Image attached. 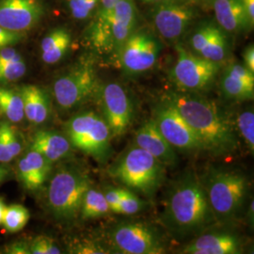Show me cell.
Listing matches in <instances>:
<instances>
[{
    "instance_id": "7402d4cb",
    "label": "cell",
    "mask_w": 254,
    "mask_h": 254,
    "mask_svg": "<svg viewBox=\"0 0 254 254\" xmlns=\"http://www.w3.org/2000/svg\"><path fill=\"white\" fill-rule=\"evenodd\" d=\"M23 102L25 117L35 126L46 122L50 114V99L43 89L35 85L24 86L20 91Z\"/></svg>"
},
{
    "instance_id": "60d3db41",
    "label": "cell",
    "mask_w": 254,
    "mask_h": 254,
    "mask_svg": "<svg viewBox=\"0 0 254 254\" xmlns=\"http://www.w3.org/2000/svg\"><path fill=\"white\" fill-rule=\"evenodd\" d=\"M240 2L245 8L251 22L254 24V0H240Z\"/></svg>"
},
{
    "instance_id": "52a82bcc",
    "label": "cell",
    "mask_w": 254,
    "mask_h": 254,
    "mask_svg": "<svg viewBox=\"0 0 254 254\" xmlns=\"http://www.w3.org/2000/svg\"><path fill=\"white\" fill-rule=\"evenodd\" d=\"M99 85L94 64L85 60L55 81V99L61 109L70 110L95 94Z\"/></svg>"
},
{
    "instance_id": "4316f807",
    "label": "cell",
    "mask_w": 254,
    "mask_h": 254,
    "mask_svg": "<svg viewBox=\"0 0 254 254\" xmlns=\"http://www.w3.org/2000/svg\"><path fill=\"white\" fill-rule=\"evenodd\" d=\"M237 135L244 139L251 153L254 151V109H246L240 112L236 119Z\"/></svg>"
},
{
    "instance_id": "277c9868",
    "label": "cell",
    "mask_w": 254,
    "mask_h": 254,
    "mask_svg": "<svg viewBox=\"0 0 254 254\" xmlns=\"http://www.w3.org/2000/svg\"><path fill=\"white\" fill-rule=\"evenodd\" d=\"M110 176L128 189L153 197L165 179V166L145 150L134 145L110 165Z\"/></svg>"
},
{
    "instance_id": "7a4b0ae2",
    "label": "cell",
    "mask_w": 254,
    "mask_h": 254,
    "mask_svg": "<svg viewBox=\"0 0 254 254\" xmlns=\"http://www.w3.org/2000/svg\"><path fill=\"white\" fill-rule=\"evenodd\" d=\"M161 221L178 239L199 236L216 221L205 190L195 173H185L175 182L164 201Z\"/></svg>"
},
{
    "instance_id": "3957f363",
    "label": "cell",
    "mask_w": 254,
    "mask_h": 254,
    "mask_svg": "<svg viewBox=\"0 0 254 254\" xmlns=\"http://www.w3.org/2000/svg\"><path fill=\"white\" fill-rule=\"evenodd\" d=\"M200 182L216 221L227 223L239 216L249 194V181L243 173L228 169H212Z\"/></svg>"
},
{
    "instance_id": "4fadbf2b",
    "label": "cell",
    "mask_w": 254,
    "mask_h": 254,
    "mask_svg": "<svg viewBox=\"0 0 254 254\" xmlns=\"http://www.w3.org/2000/svg\"><path fill=\"white\" fill-rule=\"evenodd\" d=\"M195 18V10L179 0H160L153 11L155 29L171 43L179 40Z\"/></svg>"
},
{
    "instance_id": "ee69618b",
    "label": "cell",
    "mask_w": 254,
    "mask_h": 254,
    "mask_svg": "<svg viewBox=\"0 0 254 254\" xmlns=\"http://www.w3.org/2000/svg\"><path fill=\"white\" fill-rule=\"evenodd\" d=\"M5 170H6V169H4V168L0 167V173H1V172H3V171H5Z\"/></svg>"
},
{
    "instance_id": "ab89813d",
    "label": "cell",
    "mask_w": 254,
    "mask_h": 254,
    "mask_svg": "<svg viewBox=\"0 0 254 254\" xmlns=\"http://www.w3.org/2000/svg\"><path fill=\"white\" fill-rule=\"evenodd\" d=\"M246 67L254 73V45L248 46L243 53Z\"/></svg>"
},
{
    "instance_id": "8fae6325",
    "label": "cell",
    "mask_w": 254,
    "mask_h": 254,
    "mask_svg": "<svg viewBox=\"0 0 254 254\" xmlns=\"http://www.w3.org/2000/svg\"><path fill=\"white\" fill-rule=\"evenodd\" d=\"M154 124L162 136L174 149L182 151H201L200 138L169 101L162 99L154 110Z\"/></svg>"
},
{
    "instance_id": "ac0fdd59",
    "label": "cell",
    "mask_w": 254,
    "mask_h": 254,
    "mask_svg": "<svg viewBox=\"0 0 254 254\" xmlns=\"http://www.w3.org/2000/svg\"><path fill=\"white\" fill-rule=\"evenodd\" d=\"M137 26V9L134 0H119L116 4L110 35V54L119 53Z\"/></svg>"
},
{
    "instance_id": "7c38bea8",
    "label": "cell",
    "mask_w": 254,
    "mask_h": 254,
    "mask_svg": "<svg viewBox=\"0 0 254 254\" xmlns=\"http://www.w3.org/2000/svg\"><path fill=\"white\" fill-rule=\"evenodd\" d=\"M96 93L112 137L124 135L133 119V105L127 90L118 82H108L99 85Z\"/></svg>"
},
{
    "instance_id": "30bf717a",
    "label": "cell",
    "mask_w": 254,
    "mask_h": 254,
    "mask_svg": "<svg viewBox=\"0 0 254 254\" xmlns=\"http://www.w3.org/2000/svg\"><path fill=\"white\" fill-rule=\"evenodd\" d=\"M109 238L121 254H159L165 251L161 234L144 222L120 223L111 230Z\"/></svg>"
},
{
    "instance_id": "603a6c76",
    "label": "cell",
    "mask_w": 254,
    "mask_h": 254,
    "mask_svg": "<svg viewBox=\"0 0 254 254\" xmlns=\"http://www.w3.org/2000/svg\"><path fill=\"white\" fill-rule=\"evenodd\" d=\"M30 150L44 155L50 162H55L70 154L71 143L68 138L59 133L38 131L33 136Z\"/></svg>"
},
{
    "instance_id": "2e32d148",
    "label": "cell",
    "mask_w": 254,
    "mask_h": 254,
    "mask_svg": "<svg viewBox=\"0 0 254 254\" xmlns=\"http://www.w3.org/2000/svg\"><path fill=\"white\" fill-rule=\"evenodd\" d=\"M135 145L152 154L165 167L175 165L178 158L175 149L162 136L154 120H149L136 131Z\"/></svg>"
},
{
    "instance_id": "d6a6232c",
    "label": "cell",
    "mask_w": 254,
    "mask_h": 254,
    "mask_svg": "<svg viewBox=\"0 0 254 254\" xmlns=\"http://www.w3.org/2000/svg\"><path fill=\"white\" fill-rule=\"evenodd\" d=\"M30 254H62L61 249L55 243L54 239L46 236H37L29 245Z\"/></svg>"
},
{
    "instance_id": "8d00e7d4",
    "label": "cell",
    "mask_w": 254,
    "mask_h": 254,
    "mask_svg": "<svg viewBox=\"0 0 254 254\" xmlns=\"http://www.w3.org/2000/svg\"><path fill=\"white\" fill-rule=\"evenodd\" d=\"M22 37V34L19 32L9 31L8 29L0 27V49L17 44Z\"/></svg>"
},
{
    "instance_id": "f546056e",
    "label": "cell",
    "mask_w": 254,
    "mask_h": 254,
    "mask_svg": "<svg viewBox=\"0 0 254 254\" xmlns=\"http://www.w3.org/2000/svg\"><path fill=\"white\" fill-rule=\"evenodd\" d=\"M146 207V202L138 198L132 191L124 189L121 200L119 202L117 214L122 215H136Z\"/></svg>"
},
{
    "instance_id": "8992f818",
    "label": "cell",
    "mask_w": 254,
    "mask_h": 254,
    "mask_svg": "<svg viewBox=\"0 0 254 254\" xmlns=\"http://www.w3.org/2000/svg\"><path fill=\"white\" fill-rule=\"evenodd\" d=\"M71 145L91 155L101 163L111 155V132L103 116L86 111L71 119L66 125Z\"/></svg>"
},
{
    "instance_id": "d4e9b609",
    "label": "cell",
    "mask_w": 254,
    "mask_h": 254,
    "mask_svg": "<svg viewBox=\"0 0 254 254\" xmlns=\"http://www.w3.org/2000/svg\"><path fill=\"white\" fill-rule=\"evenodd\" d=\"M0 112L12 123L21 122L25 117L21 93L0 87Z\"/></svg>"
},
{
    "instance_id": "e0dca14e",
    "label": "cell",
    "mask_w": 254,
    "mask_h": 254,
    "mask_svg": "<svg viewBox=\"0 0 254 254\" xmlns=\"http://www.w3.org/2000/svg\"><path fill=\"white\" fill-rule=\"evenodd\" d=\"M182 253L188 254H240L241 241L238 236L229 232L201 233L186 246Z\"/></svg>"
},
{
    "instance_id": "b9f144b4",
    "label": "cell",
    "mask_w": 254,
    "mask_h": 254,
    "mask_svg": "<svg viewBox=\"0 0 254 254\" xmlns=\"http://www.w3.org/2000/svg\"><path fill=\"white\" fill-rule=\"evenodd\" d=\"M5 204L3 202V200L0 199V224H2V220H3V215H4V210H5Z\"/></svg>"
},
{
    "instance_id": "9a60e30c",
    "label": "cell",
    "mask_w": 254,
    "mask_h": 254,
    "mask_svg": "<svg viewBox=\"0 0 254 254\" xmlns=\"http://www.w3.org/2000/svg\"><path fill=\"white\" fill-rule=\"evenodd\" d=\"M40 0H0V27L22 33L31 29L44 16Z\"/></svg>"
},
{
    "instance_id": "5b68a950",
    "label": "cell",
    "mask_w": 254,
    "mask_h": 254,
    "mask_svg": "<svg viewBox=\"0 0 254 254\" xmlns=\"http://www.w3.org/2000/svg\"><path fill=\"white\" fill-rule=\"evenodd\" d=\"M91 187L88 174L75 166H66L55 173L48 189V204L55 218L71 222L80 214L82 200Z\"/></svg>"
},
{
    "instance_id": "1f68e13d",
    "label": "cell",
    "mask_w": 254,
    "mask_h": 254,
    "mask_svg": "<svg viewBox=\"0 0 254 254\" xmlns=\"http://www.w3.org/2000/svg\"><path fill=\"white\" fill-rule=\"evenodd\" d=\"M100 0H69V9L72 16L77 20H84L91 16L98 6Z\"/></svg>"
},
{
    "instance_id": "74e56055",
    "label": "cell",
    "mask_w": 254,
    "mask_h": 254,
    "mask_svg": "<svg viewBox=\"0 0 254 254\" xmlns=\"http://www.w3.org/2000/svg\"><path fill=\"white\" fill-rule=\"evenodd\" d=\"M20 59H22L21 55L13 48L7 46L0 49V65L9 64L10 62L17 61Z\"/></svg>"
},
{
    "instance_id": "6da1fadb",
    "label": "cell",
    "mask_w": 254,
    "mask_h": 254,
    "mask_svg": "<svg viewBox=\"0 0 254 254\" xmlns=\"http://www.w3.org/2000/svg\"><path fill=\"white\" fill-rule=\"evenodd\" d=\"M163 98L179 111L203 150L218 156L235 154L239 145L236 125L214 101L198 91L182 90L168 91Z\"/></svg>"
},
{
    "instance_id": "7bdbcfd3",
    "label": "cell",
    "mask_w": 254,
    "mask_h": 254,
    "mask_svg": "<svg viewBox=\"0 0 254 254\" xmlns=\"http://www.w3.org/2000/svg\"><path fill=\"white\" fill-rule=\"evenodd\" d=\"M8 173H9V172H8L7 170H5V171H3V172H1V173H0V183H1V182H3V180L7 177Z\"/></svg>"
},
{
    "instance_id": "f1b7e54d",
    "label": "cell",
    "mask_w": 254,
    "mask_h": 254,
    "mask_svg": "<svg viewBox=\"0 0 254 254\" xmlns=\"http://www.w3.org/2000/svg\"><path fill=\"white\" fill-rule=\"evenodd\" d=\"M72 44L71 33L68 32L51 47H49L45 52H42V59L46 64H58L61 62L65 55L67 54Z\"/></svg>"
},
{
    "instance_id": "f35d334b",
    "label": "cell",
    "mask_w": 254,
    "mask_h": 254,
    "mask_svg": "<svg viewBox=\"0 0 254 254\" xmlns=\"http://www.w3.org/2000/svg\"><path fill=\"white\" fill-rule=\"evenodd\" d=\"M6 253L9 254H29L30 249L29 245L24 241L15 242L11 245L8 246L6 249Z\"/></svg>"
},
{
    "instance_id": "e575fe53",
    "label": "cell",
    "mask_w": 254,
    "mask_h": 254,
    "mask_svg": "<svg viewBox=\"0 0 254 254\" xmlns=\"http://www.w3.org/2000/svg\"><path fill=\"white\" fill-rule=\"evenodd\" d=\"M6 127L7 123H2L0 125V163H9L13 159L7 142Z\"/></svg>"
},
{
    "instance_id": "cb8c5ba5",
    "label": "cell",
    "mask_w": 254,
    "mask_h": 254,
    "mask_svg": "<svg viewBox=\"0 0 254 254\" xmlns=\"http://www.w3.org/2000/svg\"><path fill=\"white\" fill-rule=\"evenodd\" d=\"M110 213L108 201L105 198L104 192L91 187L82 200L80 216L82 219H92L101 218Z\"/></svg>"
},
{
    "instance_id": "4dcf8cb0",
    "label": "cell",
    "mask_w": 254,
    "mask_h": 254,
    "mask_svg": "<svg viewBox=\"0 0 254 254\" xmlns=\"http://www.w3.org/2000/svg\"><path fill=\"white\" fill-rule=\"evenodd\" d=\"M27 72V66L23 59L0 65V83L6 84L16 81Z\"/></svg>"
},
{
    "instance_id": "83f0119b",
    "label": "cell",
    "mask_w": 254,
    "mask_h": 254,
    "mask_svg": "<svg viewBox=\"0 0 254 254\" xmlns=\"http://www.w3.org/2000/svg\"><path fill=\"white\" fill-rule=\"evenodd\" d=\"M25 157L27 158L28 163L30 165V168L32 170V173L39 188H41L45 184L50 173L52 162L46 159L44 155L33 150H30Z\"/></svg>"
},
{
    "instance_id": "484cf974",
    "label": "cell",
    "mask_w": 254,
    "mask_h": 254,
    "mask_svg": "<svg viewBox=\"0 0 254 254\" xmlns=\"http://www.w3.org/2000/svg\"><path fill=\"white\" fill-rule=\"evenodd\" d=\"M29 212L21 204H11L4 210L2 224L9 233H17L27 225Z\"/></svg>"
},
{
    "instance_id": "836d02e7",
    "label": "cell",
    "mask_w": 254,
    "mask_h": 254,
    "mask_svg": "<svg viewBox=\"0 0 254 254\" xmlns=\"http://www.w3.org/2000/svg\"><path fill=\"white\" fill-rule=\"evenodd\" d=\"M123 191H124V189H122V188H113V187H108L105 189V190L103 191L105 198L108 201L110 212L117 214L119 202L121 200Z\"/></svg>"
},
{
    "instance_id": "ffe728a7",
    "label": "cell",
    "mask_w": 254,
    "mask_h": 254,
    "mask_svg": "<svg viewBox=\"0 0 254 254\" xmlns=\"http://www.w3.org/2000/svg\"><path fill=\"white\" fill-rule=\"evenodd\" d=\"M119 0H100L88 29V39L98 52L110 54V35L114 11Z\"/></svg>"
},
{
    "instance_id": "44dd1931",
    "label": "cell",
    "mask_w": 254,
    "mask_h": 254,
    "mask_svg": "<svg viewBox=\"0 0 254 254\" xmlns=\"http://www.w3.org/2000/svg\"><path fill=\"white\" fill-rule=\"evenodd\" d=\"M214 10L218 26L227 33L239 34L254 28L240 0H215Z\"/></svg>"
},
{
    "instance_id": "d590c367",
    "label": "cell",
    "mask_w": 254,
    "mask_h": 254,
    "mask_svg": "<svg viewBox=\"0 0 254 254\" xmlns=\"http://www.w3.org/2000/svg\"><path fill=\"white\" fill-rule=\"evenodd\" d=\"M6 136H7V142L9 145V151L14 158L21 153V143L19 141L18 136L15 130L10 127L8 123L6 127Z\"/></svg>"
},
{
    "instance_id": "9c48e42d",
    "label": "cell",
    "mask_w": 254,
    "mask_h": 254,
    "mask_svg": "<svg viewBox=\"0 0 254 254\" xmlns=\"http://www.w3.org/2000/svg\"><path fill=\"white\" fill-rule=\"evenodd\" d=\"M161 52L162 44L151 30L136 28L122 47L117 61L127 74H140L154 67Z\"/></svg>"
},
{
    "instance_id": "d6986e66",
    "label": "cell",
    "mask_w": 254,
    "mask_h": 254,
    "mask_svg": "<svg viewBox=\"0 0 254 254\" xmlns=\"http://www.w3.org/2000/svg\"><path fill=\"white\" fill-rule=\"evenodd\" d=\"M220 87L223 95L230 100H253L254 73L251 72L245 65L230 64L222 73Z\"/></svg>"
},
{
    "instance_id": "ba28073f",
    "label": "cell",
    "mask_w": 254,
    "mask_h": 254,
    "mask_svg": "<svg viewBox=\"0 0 254 254\" xmlns=\"http://www.w3.org/2000/svg\"><path fill=\"white\" fill-rule=\"evenodd\" d=\"M177 59L172 69L171 77L182 91H204L218 77L222 64L197 56L185 47L176 46Z\"/></svg>"
},
{
    "instance_id": "5bb4252c",
    "label": "cell",
    "mask_w": 254,
    "mask_h": 254,
    "mask_svg": "<svg viewBox=\"0 0 254 254\" xmlns=\"http://www.w3.org/2000/svg\"><path fill=\"white\" fill-rule=\"evenodd\" d=\"M227 34L217 22H202L191 33V52L203 59L222 64L231 53Z\"/></svg>"
}]
</instances>
